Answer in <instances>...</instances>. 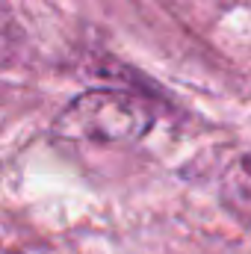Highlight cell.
<instances>
[{"instance_id":"obj_1","label":"cell","mask_w":251,"mask_h":254,"mask_svg":"<svg viewBox=\"0 0 251 254\" xmlns=\"http://www.w3.org/2000/svg\"><path fill=\"white\" fill-rule=\"evenodd\" d=\"M151 110L136 95L116 89H95L74 98L54 125L57 139L68 145L119 148L142 139L151 127Z\"/></svg>"}]
</instances>
